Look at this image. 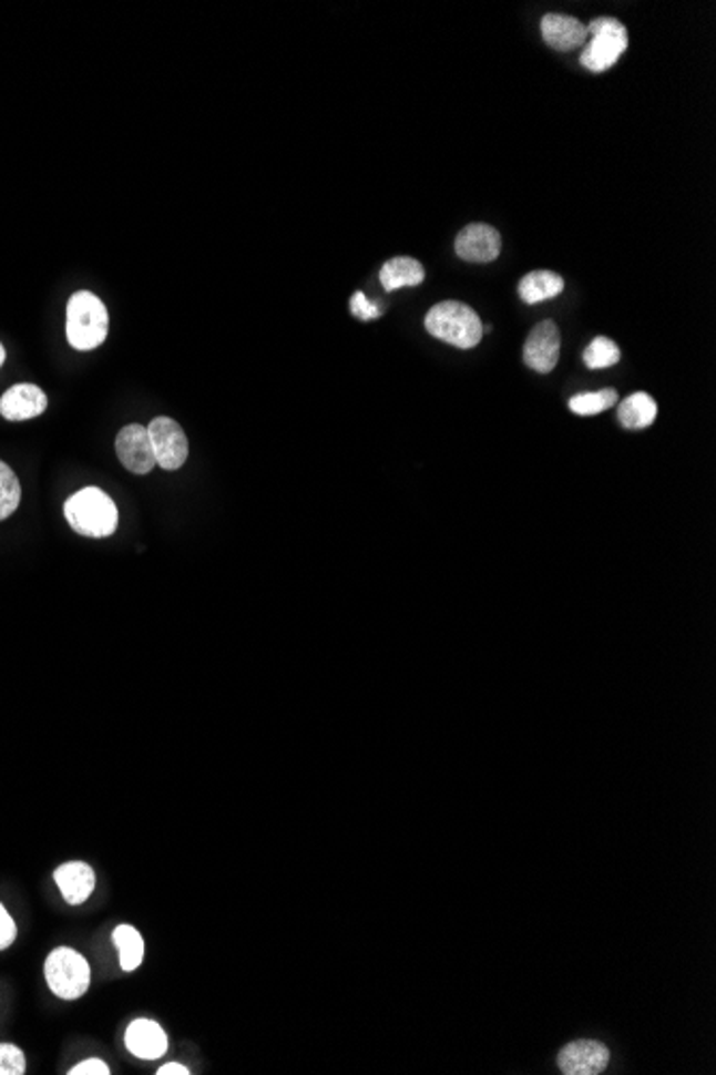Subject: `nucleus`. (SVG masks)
Returning a JSON list of instances; mask_svg holds the SVG:
<instances>
[{
	"label": "nucleus",
	"mask_w": 716,
	"mask_h": 1075,
	"mask_svg": "<svg viewBox=\"0 0 716 1075\" xmlns=\"http://www.w3.org/2000/svg\"><path fill=\"white\" fill-rule=\"evenodd\" d=\"M2 364H4V348L0 346V366H2Z\"/></svg>",
	"instance_id": "bb28decb"
},
{
	"label": "nucleus",
	"mask_w": 716,
	"mask_h": 1075,
	"mask_svg": "<svg viewBox=\"0 0 716 1075\" xmlns=\"http://www.w3.org/2000/svg\"><path fill=\"white\" fill-rule=\"evenodd\" d=\"M541 33L550 48L558 52H571L587 41V27L580 20L562 13H550L541 22Z\"/></svg>",
	"instance_id": "4468645a"
},
{
	"label": "nucleus",
	"mask_w": 716,
	"mask_h": 1075,
	"mask_svg": "<svg viewBox=\"0 0 716 1075\" xmlns=\"http://www.w3.org/2000/svg\"><path fill=\"white\" fill-rule=\"evenodd\" d=\"M423 265L415 258H408V256L392 258L380 270V281H382V288L387 293L406 288V286H419V284H423Z\"/></svg>",
	"instance_id": "2eb2a0df"
},
{
	"label": "nucleus",
	"mask_w": 716,
	"mask_h": 1075,
	"mask_svg": "<svg viewBox=\"0 0 716 1075\" xmlns=\"http://www.w3.org/2000/svg\"><path fill=\"white\" fill-rule=\"evenodd\" d=\"M564 290V279L554 270H532L520 281V297L525 303L554 299Z\"/></svg>",
	"instance_id": "dca6fc26"
},
{
	"label": "nucleus",
	"mask_w": 716,
	"mask_h": 1075,
	"mask_svg": "<svg viewBox=\"0 0 716 1075\" xmlns=\"http://www.w3.org/2000/svg\"><path fill=\"white\" fill-rule=\"evenodd\" d=\"M48 408L45 393L31 382H22L11 387L0 398V414L7 421H27L39 417Z\"/></svg>",
	"instance_id": "9b49d317"
},
{
	"label": "nucleus",
	"mask_w": 716,
	"mask_h": 1075,
	"mask_svg": "<svg viewBox=\"0 0 716 1075\" xmlns=\"http://www.w3.org/2000/svg\"><path fill=\"white\" fill-rule=\"evenodd\" d=\"M16 934H18V928H16L13 917L7 912V908L0 904V951H4L7 946L13 944Z\"/></svg>",
	"instance_id": "b1692460"
},
{
	"label": "nucleus",
	"mask_w": 716,
	"mask_h": 1075,
	"mask_svg": "<svg viewBox=\"0 0 716 1075\" xmlns=\"http://www.w3.org/2000/svg\"><path fill=\"white\" fill-rule=\"evenodd\" d=\"M616 402H618V393L614 389H601V391H594V393H582V396L571 398L569 408L575 414L592 417V414H599V412L616 406Z\"/></svg>",
	"instance_id": "aec40b11"
},
{
	"label": "nucleus",
	"mask_w": 716,
	"mask_h": 1075,
	"mask_svg": "<svg viewBox=\"0 0 716 1075\" xmlns=\"http://www.w3.org/2000/svg\"><path fill=\"white\" fill-rule=\"evenodd\" d=\"M54 882L59 884L69 907H80L95 891V872L82 861H69L57 868Z\"/></svg>",
	"instance_id": "f8f14e48"
},
{
	"label": "nucleus",
	"mask_w": 716,
	"mask_h": 1075,
	"mask_svg": "<svg viewBox=\"0 0 716 1075\" xmlns=\"http://www.w3.org/2000/svg\"><path fill=\"white\" fill-rule=\"evenodd\" d=\"M502 238L495 228L488 224H472L466 226L456 238L457 256L466 263L488 265L500 256Z\"/></svg>",
	"instance_id": "1a4fd4ad"
},
{
	"label": "nucleus",
	"mask_w": 716,
	"mask_h": 1075,
	"mask_svg": "<svg viewBox=\"0 0 716 1075\" xmlns=\"http://www.w3.org/2000/svg\"><path fill=\"white\" fill-rule=\"evenodd\" d=\"M560 357V331L552 320H543L532 329L523 346V361L539 373L554 370Z\"/></svg>",
	"instance_id": "9d476101"
},
{
	"label": "nucleus",
	"mask_w": 716,
	"mask_h": 1075,
	"mask_svg": "<svg viewBox=\"0 0 716 1075\" xmlns=\"http://www.w3.org/2000/svg\"><path fill=\"white\" fill-rule=\"evenodd\" d=\"M108 309L93 293H75L67 303V339L75 350H93L108 337Z\"/></svg>",
	"instance_id": "7ed1b4c3"
},
{
	"label": "nucleus",
	"mask_w": 716,
	"mask_h": 1075,
	"mask_svg": "<svg viewBox=\"0 0 716 1075\" xmlns=\"http://www.w3.org/2000/svg\"><path fill=\"white\" fill-rule=\"evenodd\" d=\"M22 499V488L16 477L4 462H0V522L7 520L20 504Z\"/></svg>",
	"instance_id": "412c9836"
},
{
	"label": "nucleus",
	"mask_w": 716,
	"mask_h": 1075,
	"mask_svg": "<svg viewBox=\"0 0 716 1075\" xmlns=\"http://www.w3.org/2000/svg\"><path fill=\"white\" fill-rule=\"evenodd\" d=\"M620 361V348L610 337H594L584 350V364L590 370H605Z\"/></svg>",
	"instance_id": "6ab92c4d"
},
{
	"label": "nucleus",
	"mask_w": 716,
	"mask_h": 1075,
	"mask_svg": "<svg viewBox=\"0 0 716 1075\" xmlns=\"http://www.w3.org/2000/svg\"><path fill=\"white\" fill-rule=\"evenodd\" d=\"M654 419H656V402L644 391L633 393L624 402H620L618 421L626 430L651 428Z\"/></svg>",
	"instance_id": "f3484780"
},
{
	"label": "nucleus",
	"mask_w": 716,
	"mask_h": 1075,
	"mask_svg": "<svg viewBox=\"0 0 716 1075\" xmlns=\"http://www.w3.org/2000/svg\"><path fill=\"white\" fill-rule=\"evenodd\" d=\"M192 1072L185 1067V1065H178V1063H167L160 1067L157 1075H190Z\"/></svg>",
	"instance_id": "a878e982"
},
{
	"label": "nucleus",
	"mask_w": 716,
	"mask_h": 1075,
	"mask_svg": "<svg viewBox=\"0 0 716 1075\" xmlns=\"http://www.w3.org/2000/svg\"><path fill=\"white\" fill-rule=\"evenodd\" d=\"M425 329L461 350L474 348L483 337V325L477 311L459 301L433 305L425 316Z\"/></svg>",
	"instance_id": "f03ea898"
},
{
	"label": "nucleus",
	"mask_w": 716,
	"mask_h": 1075,
	"mask_svg": "<svg viewBox=\"0 0 716 1075\" xmlns=\"http://www.w3.org/2000/svg\"><path fill=\"white\" fill-rule=\"evenodd\" d=\"M112 939H114V944L119 949L121 969L123 971H135L144 960V941L137 934V930L131 928V925H119L114 930Z\"/></svg>",
	"instance_id": "a211bd4d"
},
{
	"label": "nucleus",
	"mask_w": 716,
	"mask_h": 1075,
	"mask_svg": "<svg viewBox=\"0 0 716 1075\" xmlns=\"http://www.w3.org/2000/svg\"><path fill=\"white\" fill-rule=\"evenodd\" d=\"M27 1072V1056L13 1043H0V1075H22Z\"/></svg>",
	"instance_id": "4be33fe9"
},
{
	"label": "nucleus",
	"mask_w": 716,
	"mask_h": 1075,
	"mask_svg": "<svg viewBox=\"0 0 716 1075\" xmlns=\"http://www.w3.org/2000/svg\"><path fill=\"white\" fill-rule=\"evenodd\" d=\"M116 455L133 474H146L157 467L149 430L140 423L123 428L116 437Z\"/></svg>",
	"instance_id": "6e6552de"
},
{
	"label": "nucleus",
	"mask_w": 716,
	"mask_h": 1075,
	"mask_svg": "<svg viewBox=\"0 0 716 1075\" xmlns=\"http://www.w3.org/2000/svg\"><path fill=\"white\" fill-rule=\"evenodd\" d=\"M125 1045L133 1056L144 1061H155V1058H162L167 1052V1037L157 1022L140 1017L131 1022L125 1033Z\"/></svg>",
	"instance_id": "ddd939ff"
},
{
	"label": "nucleus",
	"mask_w": 716,
	"mask_h": 1075,
	"mask_svg": "<svg viewBox=\"0 0 716 1075\" xmlns=\"http://www.w3.org/2000/svg\"><path fill=\"white\" fill-rule=\"evenodd\" d=\"M610 1065V1050L596 1040H577L558 1054V1069L564 1075H599Z\"/></svg>",
	"instance_id": "0eeeda50"
},
{
	"label": "nucleus",
	"mask_w": 716,
	"mask_h": 1075,
	"mask_svg": "<svg viewBox=\"0 0 716 1075\" xmlns=\"http://www.w3.org/2000/svg\"><path fill=\"white\" fill-rule=\"evenodd\" d=\"M43 973L50 990L63 1001H75L89 992L91 966L86 958L69 946H59L48 955Z\"/></svg>",
	"instance_id": "20e7f679"
},
{
	"label": "nucleus",
	"mask_w": 716,
	"mask_h": 1075,
	"mask_svg": "<svg viewBox=\"0 0 716 1075\" xmlns=\"http://www.w3.org/2000/svg\"><path fill=\"white\" fill-rule=\"evenodd\" d=\"M350 309L352 314L357 316L358 320H374V318H380V307L374 305L369 301L362 293H355L352 301H350Z\"/></svg>",
	"instance_id": "5701e85b"
},
{
	"label": "nucleus",
	"mask_w": 716,
	"mask_h": 1075,
	"mask_svg": "<svg viewBox=\"0 0 716 1075\" xmlns=\"http://www.w3.org/2000/svg\"><path fill=\"white\" fill-rule=\"evenodd\" d=\"M69 526L84 538H110L119 526V509L99 488H84L65 503Z\"/></svg>",
	"instance_id": "f257e3e1"
},
{
	"label": "nucleus",
	"mask_w": 716,
	"mask_h": 1075,
	"mask_svg": "<svg viewBox=\"0 0 716 1075\" xmlns=\"http://www.w3.org/2000/svg\"><path fill=\"white\" fill-rule=\"evenodd\" d=\"M146 430L157 467H162L163 471H178L190 455V444L183 428L170 417H157L149 423Z\"/></svg>",
	"instance_id": "423d86ee"
},
{
	"label": "nucleus",
	"mask_w": 716,
	"mask_h": 1075,
	"mask_svg": "<svg viewBox=\"0 0 716 1075\" xmlns=\"http://www.w3.org/2000/svg\"><path fill=\"white\" fill-rule=\"evenodd\" d=\"M587 39L590 41H586L582 52V65L592 73L614 68L628 45V33L624 24H620L614 18L592 20L587 27Z\"/></svg>",
	"instance_id": "39448f33"
},
{
	"label": "nucleus",
	"mask_w": 716,
	"mask_h": 1075,
	"mask_svg": "<svg viewBox=\"0 0 716 1075\" xmlns=\"http://www.w3.org/2000/svg\"><path fill=\"white\" fill-rule=\"evenodd\" d=\"M108 1074H110V1067H108V1065H105L103 1061H99V1058H89V1061H84V1063H80V1065H75V1067H73V1069L69 1072V1075H108Z\"/></svg>",
	"instance_id": "393cba45"
}]
</instances>
